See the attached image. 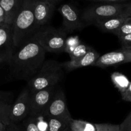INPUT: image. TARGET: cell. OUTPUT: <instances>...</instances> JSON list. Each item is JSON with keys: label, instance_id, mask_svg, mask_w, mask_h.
Wrapping results in <instances>:
<instances>
[{"label": "cell", "instance_id": "6da1fadb", "mask_svg": "<svg viewBox=\"0 0 131 131\" xmlns=\"http://www.w3.org/2000/svg\"><path fill=\"white\" fill-rule=\"evenodd\" d=\"M46 51L34 37L13 54L8 64L14 78L29 81L39 72L46 61Z\"/></svg>", "mask_w": 131, "mask_h": 131}, {"label": "cell", "instance_id": "7a4b0ae2", "mask_svg": "<svg viewBox=\"0 0 131 131\" xmlns=\"http://www.w3.org/2000/svg\"><path fill=\"white\" fill-rule=\"evenodd\" d=\"M33 0H24L23 7L13 23V38L16 49L21 47L37 32L33 10Z\"/></svg>", "mask_w": 131, "mask_h": 131}, {"label": "cell", "instance_id": "3957f363", "mask_svg": "<svg viewBox=\"0 0 131 131\" xmlns=\"http://www.w3.org/2000/svg\"><path fill=\"white\" fill-rule=\"evenodd\" d=\"M63 76L61 64L54 60H46L38 73L28 82L31 94L49 87L56 86Z\"/></svg>", "mask_w": 131, "mask_h": 131}, {"label": "cell", "instance_id": "277c9868", "mask_svg": "<svg viewBox=\"0 0 131 131\" xmlns=\"http://www.w3.org/2000/svg\"><path fill=\"white\" fill-rule=\"evenodd\" d=\"M33 37L46 52L58 53L65 51L67 39V32L63 28L43 27Z\"/></svg>", "mask_w": 131, "mask_h": 131}, {"label": "cell", "instance_id": "5b68a950", "mask_svg": "<svg viewBox=\"0 0 131 131\" xmlns=\"http://www.w3.org/2000/svg\"><path fill=\"white\" fill-rule=\"evenodd\" d=\"M125 3H104L95 5L86 9L82 19L86 24H94L102 19L121 15Z\"/></svg>", "mask_w": 131, "mask_h": 131}, {"label": "cell", "instance_id": "8992f818", "mask_svg": "<svg viewBox=\"0 0 131 131\" xmlns=\"http://www.w3.org/2000/svg\"><path fill=\"white\" fill-rule=\"evenodd\" d=\"M43 116L60 119L69 123L72 119L67 107L66 96L62 90H56Z\"/></svg>", "mask_w": 131, "mask_h": 131}, {"label": "cell", "instance_id": "52a82bcc", "mask_svg": "<svg viewBox=\"0 0 131 131\" xmlns=\"http://www.w3.org/2000/svg\"><path fill=\"white\" fill-rule=\"evenodd\" d=\"M31 94L28 87L24 88L13 105H12L10 118L11 123L20 124L29 115Z\"/></svg>", "mask_w": 131, "mask_h": 131}, {"label": "cell", "instance_id": "ba28073f", "mask_svg": "<svg viewBox=\"0 0 131 131\" xmlns=\"http://www.w3.org/2000/svg\"><path fill=\"white\" fill-rule=\"evenodd\" d=\"M56 86L49 87L31 94L29 116L36 118L43 116L56 92Z\"/></svg>", "mask_w": 131, "mask_h": 131}, {"label": "cell", "instance_id": "9c48e42d", "mask_svg": "<svg viewBox=\"0 0 131 131\" xmlns=\"http://www.w3.org/2000/svg\"><path fill=\"white\" fill-rule=\"evenodd\" d=\"M58 12L63 17V29L67 33L81 30L86 26L77 9L71 5L63 4L61 5L58 8Z\"/></svg>", "mask_w": 131, "mask_h": 131}, {"label": "cell", "instance_id": "30bf717a", "mask_svg": "<svg viewBox=\"0 0 131 131\" xmlns=\"http://www.w3.org/2000/svg\"><path fill=\"white\" fill-rule=\"evenodd\" d=\"M131 63V49H121L102 55L93 66L100 68L118 66Z\"/></svg>", "mask_w": 131, "mask_h": 131}, {"label": "cell", "instance_id": "8fae6325", "mask_svg": "<svg viewBox=\"0 0 131 131\" xmlns=\"http://www.w3.org/2000/svg\"><path fill=\"white\" fill-rule=\"evenodd\" d=\"M54 9V4L48 1L33 0V10L37 30L45 27L51 19Z\"/></svg>", "mask_w": 131, "mask_h": 131}, {"label": "cell", "instance_id": "7c38bea8", "mask_svg": "<svg viewBox=\"0 0 131 131\" xmlns=\"http://www.w3.org/2000/svg\"><path fill=\"white\" fill-rule=\"evenodd\" d=\"M13 38L12 25L0 24V55L12 56L16 50Z\"/></svg>", "mask_w": 131, "mask_h": 131}, {"label": "cell", "instance_id": "4fadbf2b", "mask_svg": "<svg viewBox=\"0 0 131 131\" xmlns=\"http://www.w3.org/2000/svg\"><path fill=\"white\" fill-rule=\"evenodd\" d=\"M101 55L97 51L93 49V48L88 51L85 55L79 58L73 60L65 61L61 63V66L63 69L67 72L72 71L75 69L79 68L86 67L88 66H93L97 60L99 58Z\"/></svg>", "mask_w": 131, "mask_h": 131}, {"label": "cell", "instance_id": "5bb4252c", "mask_svg": "<svg viewBox=\"0 0 131 131\" xmlns=\"http://www.w3.org/2000/svg\"><path fill=\"white\" fill-rule=\"evenodd\" d=\"M24 0H1L0 5L6 15L5 23L13 25L15 18L19 14L23 5Z\"/></svg>", "mask_w": 131, "mask_h": 131}, {"label": "cell", "instance_id": "9a60e30c", "mask_svg": "<svg viewBox=\"0 0 131 131\" xmlns=\"http://www.w3.org/2000/svg\"><path fill=\"white\" fill-rule=\"evenodd\" d=\"M127 19V18L124 17L120 15L112 17L99 20L94 23L93 25L95 26L102 31L114 34L126 21Z\"/></svg>", "mask_w": 131, "mask_h": 131}, {"label": "cell", "instance_id": "2e32d148", "mask_svg": "<svg viewBox=\"0 0 131 131\" xmlns=\"http://www.w3.org/2000/svg\"><path fill=\"white\" fill-rule=\"evenodd\" d=\"M111 79L114 86L120 93H123L128 89L131 82L124 74L115 72L111 75Z\"/></svg>", "mask_w": 131, "mask_h": 131}, {"label": "cell", "instance_id": "e0dca14e", "mask_svg": "<svg viewBox=\"0 0 131 131\" xmlns=\"http://www.w3.org/2000/svg\"><path fill=\"white\" fill-rule=\"evenodd\" d=\"M69 128L70 131H96L95 124L73 118L69 123Z\"/></svg>", "mask_w": 131, "mask_h": 131}, {"label": "cell", "instance_id": "ac0fdd59", "mask_svg": "<svg viewBox=\"0 0 131 131\" xmlns=\"http://www.w3.org/2000/svg\"><path fill=\"white\" fill-rule=\"evenodd\" d=\"M48 124V131H70L69 123L54 118H46Z\"/></svg>", "mask_w": 131, "mask_h": 131}, {"label": "cell", "instance_id": "d6986e66", "mask_svg": "<svg viewBox=\"0 0 131 131\" xmlns=\"http://www.w3.org/2000/svg\"><path fill=\"white\" fill-rule=\"evenodd\" d=\"M12 105L9 103L0 104V123L8 125L11 124L10 118Z\"/></svg>", "mask_w": 131, "mask_h": 131}, {"label": "cell", "instance_id": "ffe728a7", "mask_svg": "<svg viewBox=\"0 0 131 131\" xmlns=\"http://www.w3.org/2000/svg\"><path fill=\"white\" fill-rule=\"evenodd\" d=\"M92 47L87 45L83 44V43H79L75 47L72 52L69 54L70 58V60H75V59L79 58L84 55H85L87 52L92 49Z\"/></svg>", "mask_w": 131, "mask_h": 131}, {"label": "cell", "instance_id": "44dd1931", "mask_svg": "<svg viewBox=\"0 0 131 131\" xmlns=\"http://www.w3.org/2000/svg\"><path fill=\"white\" fill-rule=\"evenodd\" d=\"M37 118L28 116L21 122L24 131H41L38 125Z\"/></svg>", "mask_w": 131, "mask_h": 131}, {"label": "cell", "instance_id": "7402d4cb", "mask_svg": "<svg viewBox=\"0 0 131 131\" xmlns=\"http://www.w3.org/2000/svg\"><path fill=\"white\" fill-rule=\"evenodd\" d=\"M129 34H131V17L127 18L124 24L114 33V35L117 36V37Z\"/></svg>", "mask_w": 131, "mask_h": 131}, {"label": "cell", "instance_id": "603a6c76", "mask_svg": "<svg viewBox=\"0 0 131 131\" xmlns=\"http://www.w3.org/2000/svg\"><path fill=\"white\" fill-rule=\"evenodd\" d=\"M96 131H120V125L106 124H95Z\"/></svg>", "mask_w": 131, "mask_h": 131}, {"label": "cell", "instance_id": "cb8c5ba5", "mask_svg": "<svg viewBox=\"0 0 131 131\" xmlns=\"http://www.w3.org/2000/svg\"><path fill=\"white\" fill-rule=\"evenodd\" d=\"M122 49H131V34L118 37Z\"/></svg>", "mask_w": 131, "mask_h": 131}, {"label": "cell", "instance_id": "d4e9b609", "mask_svg": "<svg viewBox=\"0 0 131 131\" xmlns=\"http://www.w3.org/2000/svg\"><path fill=\"white\" fill-rule=\"evenodd\" d=\"M120 131H131V112L120 124Z\"/></svg>", "mask_w": 131, "mask_h": 131}, {"label": "cell", "instance_id": "484cf974", "mask_svg": "<svg viewBox=\"0 0 131 131\" xmlns=\"http://www.w3.org/2000/svg\"><path fill=\"white\" fill-rule=\"evenodd\" d=\"M120 16L124 17H131V3H125Z\"/></svg>", "mask_w": 131, "mask_h": 131}, {"label": "cell", "instance_id": "4316f807", "mask_svg": "<svg viewBox=\"0 0 131 131\" xmlns=\"http://www.w3.org/2000/svg\"><path fill=\"white\" fill-rule=\"evenodd\" d=\"M6 131H24L21 124H13L6 125Z\"/></svg>", "mask_w": 131, "mask_h": 131}, {"label": "cell", "instance_id": "83f0119b", "mask_svg": "<svg viewBox=\"0 0 131 131\" xmlns=\"http://www.w3.org/2000/svg\"><path fill=\"white\" fill-rule=\"evenodd\" d=\"M122 98L126 102H131V83L128 89L124 93H122Z\"/></svg>", "mask_w": 131, "mask_h": 131}, {"label": "cell", "instance_id": "f1b7e54d", "mask_svg": "<svg viewBox=\"0 0 131 131\" xmlns=\"http://www.w3.org/2000/svg\"><path fill=\"white\" fill-rule=\"evenodd\" d=\"M93 2H102L106 3H122V2L129 1V0H88Z\"/></svg>", "mask_w": 131, "mask_h": 131}, {"label": "cell", "instance_id": "f546056e", "mask_svg": "<svg viewBox=\"0 0 131 131\" xmlns=\"http://www.w3.org/2000/svg\"><path fill=\"white\" fill-rule=\"evenodd\" d=\"M12 56L9 55H0V64L2 63H8Z\"/></svg>", "mask_w": 131, "mask_h": 131}, {"label": "cell", "instance_id": "4dcf8cb0", "mask_svg": "<svg viewBox=\"0 0 131 131\" xmlns=\"http://www.w3.org/2000/svg\"><path fill=\"white\" fill-rule=\"evenodd\" d=\"M5 19H6V15L4 11L3 8L0 5V24L1 23H5Z\"/></svg>", "mask_w": 131, "mask_h": 131}, {"label": "cell", "instance_id": "1f68e13d", "mask_svg": "<svg viewBox=\"0 0 131 131\" xmlns=\"http://www.w3.org/2000/svg\"><path fill=\"white\" fill-rule=\"evenodd\" d=\"M6 102L8 103V102H6V100H5V97H4V96L3 95H1V93H0V104L6 103Z\"/></svg>", "mask_w": 131, "mask_h": 131}, {"label": "cell", "instance_id": "d6a6232c", "mask_svg": "<svg viewBox=\"0 0 131 131\" xmlns=\"http://www.w3.org/2000/svg\"><path fill=\"white\" fill-rule=\"evenodd\" d=\"M0 131H6V125L0 123Z\"/></svg>", "mask_w": 131, "mask_h": 131}, {"label": "cell", "instance_id": "836d02e7", "mask_svg": "<svg viewBox=\"0 0 131 131\" xmlns=\"http://www.w3.org/2000/svg\"><path fill=\"white\" fill-rule=\"evenodd\" d=\"M35 1H48V2L51 3L56 4V2L58 1V0H35Z\"/></svg>", "mask_w": 131, "mask_h": 131}, {"label": "cell", "instance_id": "e575fe53", "mask_svg": "<svg viewBox=\"0 0 131 131\" xmlns=\"http://www.w3.org/2000/svg\"><path fill=\"white\" fill-rule=\"evenodd\" d=\"M0 1H1V0H0Z\"/></svg>", "mask_w": 131, "mask_h": 131}, {"label": "cell", "instance_id": "d590c367", "mask_svg": "<svg viewBox=\"0 0 131 131\" xmlns=\"http://www.w3.org/2000/svg\"></svg>", "mask_w": 131, "mask_h": 131}]
</instances>
